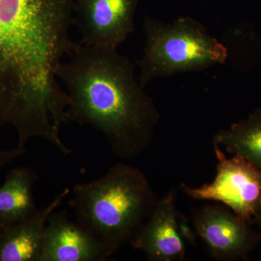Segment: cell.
<instances>
[{
  "mask_svg": "<svg viewBox=\"0 0 261 261\" xmlns=\"http://www.w3.org/2000/svg\"><path fill=\"white\" fill-rule=\"evenodd\" d=\"M214 149L218 164L214 181L198 188L182 184V190L195 200L221 202L252 221L261 205V170L238 154L228 159L219 146L214 145Z\"/></svg>",
  "mask_w": 261,
  "mask_h": 261,
  "instance_id": "5",
  "label": "cell"
},
{
  "mask_svg": "<svg viewBox=\"0 0 261 261\" xmlns=\"http://www.w3.org/2000/svg\"><path fill=\"white\" fill-rule=\"evenodd\" d=\"M0 232H1V231H0Z\"/></svg>",
  "mask_w": 261,
  "mask_h": 261,
  "instance_id": "15",
  "label": "cell"
},
{
  "mask_svg": "<svg viewBox=\"0 0 261 261\" xmlns=\"http://www.w3.org/2000/svg\"><path fill=\"white\" fill-rule=\"evenodd\" d=\"M109 257L99 239L70 221L66 211H56L49 216L40 261H104Z\"/></svg>",
  "mask_w": 261,
  "mask_h": 261,
  "instance_id": "9",
  "label": "cell"
},
{
  "mask_svg": "<svg viewBox=\"0 0 261 261\" xmlns=\"http://www.w3.org/2000/svg\"><path fill=\"white\" fill-rule=\"evenodd\" d=\"M130 243L136 250L143 252L149 260L185 258L186 248L180 231L174 190L159 200L150 216Z\"/></svg>",
  "mask_w": 261,
  "mask_h": 261,
  "instance_id": "8",
  "label": "cell"
},
{
  "mask_svg": "<svg viewBox=\"0 0 261 261\" xmlns=\"http://www.w3.org/2000/svg\"><path fill=\"white\" fill-rule=\"evenodd\" d=\"M37 174L29 167L13 168L0 187V231L28 219L38 209L34 187Z\"/></svg>",
  "mask_w": 261,
  "mask_h": 261,
  "instance_id": "11",
  "label": "cell"
},
{
  "mask_svg": "<svg viewBox=\"0 0 261 261\" xmlns=\"http://www.w3.org/2000/svg\"><path fill=\"white\" fill-rule=\"evenodd\" d=\"M258 222L261 224V205L259 207V210L257 211L256 216H255Z\"/></svg>",
  "mask_w": 261,
  "mask_h": 261,
  "instance_id": "14",
  "label": "cell"
},
{
  "mask_svg": "<svg viewBox=\"0 0 261 261\" xmlns=\"http://www.w3.org/2000/svg\"><path fill=\"white\" fill-rule=\"evenodd\" d=\"M58 77L71 104L66 122L89 125L107 138L113 154L130 159L152 143L159 113L135 76V65L116 49L80 43Z\"/></svg>",
  "mask_w": 261,
  "mask_h": 261,
  "instance_id": "2",
  "label": "cell"
},
{
  "mask_svg": "<svg viewBox=\"0 0 261 261\" xmlns=\"http://www.w3.org/2000/svg\"><path fill=\"white\" fill-rule=\"evenodd\" d=\"M75 1L0 0V129L14 127L20 148L41 137L72 152L60 136L71 101L58 71L80 44L70 36Z\"/></svg>",
  "mask_w": 261,
  "mask_h": 261,
  "instance_id": "1",
  "label": "cell"
},
{
  "mask_svg": "<svg viewBox=\"0 0 261 261\" xmlns=\"http://www.w3.org/2000/svg\"><path fill=\"white\" fill-rule=\"evenodd\" d=\"M214 145L242 156L261 170V108L219 130L214 136Z\"/></svg>",
  "mask_w": 261,
  "mask_h": 261,
  "instance_id": "12",
  "label": "cell"
},
{
  "mask_svg": "<svg viewBox=\"0 0 261 261\" xmlns=\"http://www.w3.org/2000/svg\"><path fill=\"white\" fill-rule=\"evenodd\" d=\"M194 223L209 251L220 260L247 258L261 240V233L252 228V221L222 205L202 207L196 212Z\"/></svg>",
  "mask_w": 261,
  "mask_h": 261,
  "instance_id": "6",
  "label": "cell"
},
{
  "mask_svg": "<svg viewBox=\"0 0 261 261\" xmlns=\"http://www.w3.org/2000/svg\"><path fill=\"white\" fill-rule=\"evenodd\" d=\"M137 0H76L75 25L81 43L116 49L135 31Z\"/></svg>",
  "mask_w": 261,
  "mask_h": 261,
  "instance_id": "7",
  "label": "cell"
},
{
  "mask_svg": "<svg viewBox=\"0 0 261 261\" xmlns=\"http://www.w3.org/2000/svg\"><path fill=\"white\" fill-rule=\"evenodd\" d=\"M70 193L66 188L50 203L0 232V261H40L49 216Z\"/></svg>",
  "mask_w": 261,
  "mask_h": 261,
  "instance_id": "10",
  "label": "cell"
},
{
  "mask_svg": "<svg viewBox=\"0 0 261 261\" xmlns=\"http://www.w3.org/2000/svg\"><path fill=\"white\" fill-rule=\"evenodd\" d=\"M146 44L139 82L145 87L154 79L185 72L197 71L224 63L226 47L197 20L188 17L164 23L146 18Z\"/></svg>",
  "mask_w": 261,
  "mask_h": 261,
  "instance_id": "4",
  "label": "cell"
},
{
  "mask_svg": "<svg viewBox=\"0 0 261 261\" xmlns=\"http://www.w3.org/2000/svg\"><path fill=\"white\" fill-rule=\"evenodd\" d=\"M73 193L69 205L79 224L99 239L110 257L132 241L159 200L145 173L125 163L77 184Z\"/></svg>",
  "mask_w": 261,
  "mask_h": 261,
  "instance_id": "3",
  "label": "cell"
},
{
  "mask_svg": "<svg viewBox=\"0 0 261 261\" xmlns=\"http://www.w3.org/2000/svg\"><path fill=\"white\" fill-rule=\"evenodd\" d=\"M25 152H27L25 148H20L18 147L8 149V150H0V172L6 165L10 164L15 159L23 155Z\"/></svg>",
  "mask_w": 261,
  "mask_h": 261,
  "instance_id": "13",
  "label": "cell"
}]
</instances>
